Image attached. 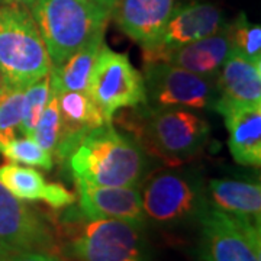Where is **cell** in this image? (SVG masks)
Listing matches in <instances>:
<instances>
[{"label": "cell", "mask_w": 261, "mask_h": 261, "mask_svg": "<svg viewBox=\"0 0 261 261\" xmlns=\"http://www.w3.org/2000/svg\"><path fill=\"white\" fill-rule=\"evenodd\" d=\"M206 195L211 206L261 225V186L258 178H211L206 183Z\"/></svg>", "instance_id": "18"}, {"label": "cell", "mask_w": 261, "mask_h": 261, "mask_svg": "<svg viewBox=\"0 0 261 261\" xmlns=\"http://www.w3.org/2000/svg\"><path fill=\"white\" fill-rule=\"evenodd\" d=\"M0 71L3 84L25 89L49 74L51 60L31 10L0 5Z\"/></svg>", "instance_id": "6"}, {"label": "cell", "mask_w": 261, "mask_h": 261, "mask_svg": "<svg viewBox=\"0 0 261 261\" xmlns=\"http://www.w3.org/2000/svg\"><path fill=\"white\" fill-rule=\"evenodd\" d=\"M226 27L215 35L168 51L157 61H164L207 79H216L226 57L232 51Z\"/></svg>", "instance_id": "17"}, {"label": "cell", "mask_w": 261, "mask_h": 261, "mask_svg": "<svg viewBox=\"0 0 261 261\" xmlns=\"http://www.w3.org/2000/svg\"><path fill=\"white\" fill-rule=\"evenodd\" d=\"M35 0H0L2 5H13V6H23L27 9L31 10V8L34 6Z\"/></svg>", "instance_id": "27"}, {"label": "cell", "mask_w": 261, "mask_h": 261, "mask_svg": "<svg viewBox=\"0 0 261 261\" xmlns=\"http://www.w3.org/2000/svg\"><path fill=\"white\" fill-rule=\"evenodd\" d=\"M140 193L147 222L163 229L197 224L209 205L202 174L180 166L148 174Z\"/></svg>", "instance_id": "5"}, {"label": "cell", "mask_w": 261, "mask_h": 261, "mask_svg": "<svg viewBox=\"0 0 261 261\" xmlns=\"http://www.w3.org/2000/svg\"><path fill=\"white\" fill-rule=\"evenodd\" d=\"M197 225L199 261H261V225L211 205Z\"/></svg>", "instance_id": "8"}, {"label": "cell", "mask_w": 261, "mask_h": 261, "mask_svg": "<svg viewBox=\"0 0 261 261\" xmlns=\"http://www.w3.org/2000/svg\"><path fill=\"white\" fill-rule=\"evenodd\" d=\"M176 0H116L111 16L122 32L142 49L157 44Z\"/></svg>", "instance_id": "14"}, {"label": "cell", "mask_w": 261, "mask_h": 261, "mask_svg": "<svg viewBox=\"0 0 261 261\" xmlns=\"http://www.w3.org/2000/svg\"><path fill=\"white\" fill-rule=\"evenodd\" d=\"M67 164L74 180L96 186L140 187L149 174L151 157L134 137L105 123L84 137Z\"/></svg>", "instance_id": "1"}, {"label": "cell", "mask_w": 261, "mask_h": 261, "mask_svg": "<svg viewBox=\"0 0 261 261\" xmlns=\"http://www.w3.org/2000/svg\"><path fill=\"white\" fill-rule=\"evenodd\" d=\"M219 97L229 102L261 103V61L231 51L216 77Z\"/></svg>", "instance_id": "19"}, {"label": "cell", "mask_w": 261, "mask_h": 261, "mask_svg": "<svg viewBox=\"0 0 261 261\" xmlns=\"http://www.w3.org/2000/svg\"><path fill=\"white\" fill-rule=\"evenodd\" d=\"M23 89L3 84L0 93V148L20 134Z\"/></svg>", "instance_id": "23"}, {"label": "cell", "mask_w": 261, "mask_h": 261, "mask_svg": "<svg viewBox=\"0 0 261 261\" xmlns=\"http://www.w3.org/2000/svg\"><path fill=\"white\" fill-rule=\"evenodd\" d=\"M0 154L16 164H27L29 167H39L47 171L54 167L53 155L31 137H16L0 148Z\"/></svg>", "instance_id": "22"}, {"label": "cell", "mask_w": 261, "mask_h": 261, "mask_svg": "<svg viewBox=\"0 0 261 261\" xmlns=\"http://www.w3.org/2000/svg\"><path fill=\"white\" fill-rule=\"evenodd\" d=\"M2 89H3V75H2V71H0V93H2Z\"/></svg>", "instance_id": "29"}, {"label": "cell", "mask_w": 261, "mask_h": 261, "mask_svg": "<svg viewBox=\"0 0 261 261\" xmlns=\"http://www.w3.org/2000/svg\"><path fill=\"white\" fill-rule=\"evenodd\" d=\"M86 2L94 3V5H97V6H102V8H105V9H108L112 12L113 5H115V2H116V0H86Z\"/></svg>", "instance_id": "28"}, {"label": "cell", "mask_w": 261, "mask_h": 261, "mask_svg": "<svg viewBox=\"0 0 261 261\" xmlns=\"http://www.w3.org/2000/svg\"><path fill=\"white\" fill-rule=\"evenodd\" d=\"M0 261H63L58 254L47 251H16L0 254Z\"/></svg>", "instance_id": "26"}, {"label": "cell", "mask_w": 261, "mask_h": 261, "mask_svg": "<svg viewBox=\"0 0 261 261\" xmlns=\"http://www.w3.org/2000/svg\"><path fill=\"white\" fill-rule=\"evenodd\" d=\"M58 240L53 225L38 211L0 183V254L16 251L56 252Z\"/></svg>", "instance_id": "10"}, {"label": "cell", "mask_w": 261, "mask_h": 261, "mask_svg": "<svg viewBox=\"0 0 261 261\" xmlns=\"http://www.w3.org/2000/svg\"><path fill=\"white\" fill-rule=\"evenodd\" d=\"M74 183L77 209L84 218L119 219L141 228L148 225L138 187L96 186L83 180H74Z\"/></svg>", "instance_id": "13"}, {"label": "cell", "mask_w": 261, "mask_h": 261, "mask_svg": "<svg viewBox=\"0 0 261 261\" xmlns=\"http://www.w3.org/2000/svg\"><path fill=\"white\" fill-rule=\"evenodd\" d=\"M212 111L224 118L232 159L245 167H260L261 103L229 102L218 97Z\"/></svg>", "instance_id": "12"}, {"label": "cell", "mask_w": 261, "mask_h": 261, "mask_svg": "<svg viewBox=\"0 0 261 261\" xmlns=\"http://www.w3.org/2000/svg\"><path fill=\"white\" fill-rule=\"evenodd\" d=\"M49 97H51L49 74L44 75L42 79H39L23 89L22 122H20V135L22 137H31L32 130L37 126L38 121L47 106Z\"/></svg>", "instance_id": "21"}, {"label": "cell", "mask_w": 261, "mask_h": 261, "mask_svg": "<svg viewBox=\"0 0 261 261\" xmlns=\"http://www.w3.org/2000/svg\"><path fill=\"white\" fill-rule=\"evenodd\" d=\"M126 122L130 137L145 152L168 167L181 166L202 154L211 137V125L195 111L154 108L147 103L132 108Z\"/></svg>", "instance_id": "2"}, {"label": "cell", "mask_w": 261, "mask_h": 261, "mask_svg": "<svg viewBox=\"0 0 261 261\" xmlns=\"http://www.w3.org/2000/svg\"><path fill=\"white\" fill-rule=\"evenodd\" d=\"M60 240L74 261H152L145 228L108 218H84L77 207H65Z\"/></svg>", "instance_id": "3"}, {"label": "cell", "mask_w": 261, "mask_h": 261, "mask_svg": "<svg viewBox=\"0 0 261 261\" xmlns=\"http://www.w3.org/2000/svg\"><path fill=\"white\" fill-rule=\"evenodd\" d=\"M147 105L189 111L214 109L219 97L216 79H207L164 61L145 63L142 73Z\"/></svg>", "instance_id": "9"}, {"label": "cell", "mask_w": 261, "mask_h": 261, "mask_svg": "<svg viewBox=\"0 0 261 261\" xmlns=\"http://www.w3.org/2000/svg\"><path fill=\"white\" fill-rule=\"evenodd\" d=\"M86 93L112 123L118 111L147 103L145 84L126 54L116 53L103 44L90 73Z\"/></svg>", "instance_id": "7"}, {"label": "cell", "mask_w": 261, "mask_h": 261, "mask_svg": "<svg viewBox=\"0 0 261 261\" xmlns=\"http://www.w3.org/2000/svg\"><path fill=\"white\" fill-rule=\"evenodd\" d=\"M60 137H61V115H60L56 94L51 92V97L38 121L37 126L31 134V138L38 142L42 148L47 149L54 159Z\"/></svg>", "instance_id": "25"}, {"label": "cell", "mask_w": 261, "mask_h": 261, "mask_svg": "<svg viewBox=\"0 0 261 261\" xmlns=\"http://www.w3.org/2000/svg\"><path fill=\"white\" fill-rule=\"evenodd\" d=\"M31 13L45 42L51 65L105 38L111 10L86 0H35Z\"/></svg>", "instance_id": "4"}, {"label": "cell", "mask_w": 261, "mask_h": 261, "mask_svg": "<svg viewBox=\"0 0 261 261\" xmlns=\"http://www.w3.org/2000/svg\"><path fill=\"white\" fill-rule=\"evenodd\" d=\"M53 92V90H51ZM61 115V137L54 159L67 164L84 137L109 122L86 92H53Z\"/></svg>", "instance_id": "15"}, {"label": "cell", "mask_w": 261, "mask_h": 261, "mask_svg": "<svg viewBox=\"0 0 261 261\" xmlns=\"http://www.w3.org/2000/svg\"><path fill=\"white\" fill-rule=\"evenodd\" d=\"M226 28L233 51L254 61H261V28L258 23H252L245 13H240Z\"/></svg>", "instance_id": "24"}, {"label": "cell", "mask_w": 261, "mask_h": 261, "mask_svg": "<svg viewBox=\"0 0 261 261\" xmlns=\"http://www.w3.org/2000/svg\"><path fill=\"white\" fill-rule=\"evenodd\" d=\"M0 183L23 202H44L56 211L73 206L77 200L74 193L60 183L47 181L35 167L10 161L0 166Z\"/></svg>", "instance_id": "16"}, {"label": "cell", "mask_w": 261, "mask_h": 261, "mask_svg": "<svg viewBox=\"0 0 261 261\" xmlns=\"http://www.w3.org/2000/svg\"><path fill=\"white\" fill-rule=\"evenodd\" d=\"M105 44V38L79 49L60 65H51L49 79L53 92H86L90 73Z\"/></svg>", "instance_id": "20"}, {"label": "cell", "mask_w": 261, "mask_h": 261, "mask_svg": "<svg viewBox=\"0 0 261 261\" xmlns=\"http://www.w3.org/2000/svg\"><path fill=\"white\" fill-rule=\"evenodd\" d=\"M226 23L224 12L211 3L190 2L174 6L157 44L142 49L144 64L157 61L168 51L215 35Z\"/></svg>", "instance_id": "11"}]
</instances>
